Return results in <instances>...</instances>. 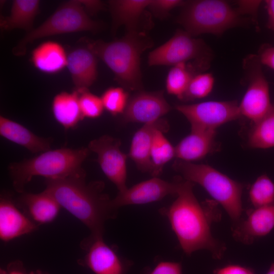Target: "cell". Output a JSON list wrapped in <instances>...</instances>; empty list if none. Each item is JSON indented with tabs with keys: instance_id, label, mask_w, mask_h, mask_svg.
Masks as SVG:
<instances>
[{
	"instance_id": "6da1fadb",
	"label": "cell",
	"mask_w": 274,
	"mask_h": 274,
	"mask_svg": "<svg viewBox=\"0 0 274 274\" xmlns=\"http://www.w3.org/2000/svg\"><path fill=\"white\" fill-rule=\"evenodd\" d=\"M177 198L160 210L165 216L183 251L187 255L200 250L209 251L214 258L222 257L226 249L211 233L212 223L220 219L216 203H200L195 197L194 183L178 178Z\"/></svg>"
},
{
	"instance_id": "7a4b0ae2",
	"label": "cell",
	"mask_w": 274,
	"mask_h": 274,
	"mask_svg": "<svg viewBox=\"0 0 274 274\" xmlns=\"http://www.w3.org/2000/svg\"><path fill=\"white\" fill-rule=\"evenodd\" d=\"M84 169L66 177L46 179L45 191L61 207L83 223L93 236H103L105 222L116 217L117 209L104 192L101 181L86 183Z\"/></svg>"
},
{
	"instance_id": "3957f363",
	"label": "cell",
	"mask_w": 274,
	"mask_h": 274,
	"mask_svg": "<svg viewBox=\"0 0 274 274\" xmlns=\"http://www.w3.org/2000/svg\"><path fill=\"white\" fill-rule=\"evenodd\" d=\"M114 73L124 88L140 91L143 89L141 56L152 47V40L141 30L128 31L111 42L98 40L87 44Z\"/></svg>"
},
{
	"instance_id": "277c9868",
	"label": "cell",
	"mask_w": 274,
	"mask_h": 274,
	"mask_svg": "<svg viewBox=\"0 0 274 274\" xmlns=\"http://www.w3.org/2000/svg\"><path fill=\"white\" fill-rule=\"evenodd\" d=\"M89 151L88 148H62L48 150L34 158L11 163L9 169L13 186L17 192L22 193L25 186L35 176L56 179L78 173L83 169L82 164Z\"/></svg>"
},
{
	"instance_id": "5b68a950",
	"label": "cell",
	"mask_w": 274,
	"mask_h": 274,
	"mask_svg": "<svg viewBox=\"0 0 274 274\" xmlns=\"http://www.w3.org/2000/svg\"><path fill=\"white\" fill-rule=\"evenodd\" d=\"M174 169L184 179L202 187L237 224L243 211L242 195L243 185L208 164H196L177 159Z\"/></svg>"
},
{
	"instance_id": "8992f818",
	"label": "cell",
	"mask_w": 274,
	"mask_h": 274,
	"mask_svg": "<svg viewBox=\"0 0 274 274\" xmlns=\"http://www.w3.org/2000/svg\"><path fill=\"white\" fill-rule=\"evenodd\" d=\"M177 21L192 36L204 33L220 36L243 26L247 21L237 8L220 0L185 2Z\"/></svg>"
},
{
	"instance_id": "52a82bcc",
	"label": "cell",
	"mask_w": 274,
	"mask_h": 274,
	"mask_svg": "<svg viewBox=\"0 0 274 274\" xmlns=\"http://www.w3.org/2000/svg\"><path fill=\"white\" fill-rule=\"evenodd\" d=\"M101 24L90 18L80 0H71L63 3L38 27L33 28L12 49L16 56L26 53L27 46L42 38L80 31L96 32Z\"/></svg>"
},
{
	"instance_id": "ba28073f",
	"label": "cell",
	"mask_w": 274,
	"mask_h": 274,
	"mask_svg": "<svg viewBox=\"0 0 274 274\" xmlns=\"http://www.w3.org/2000/svg\"><path fill=\"white\" fill-rule=\"evenodd\" d=\"M210 48L201 39L178 30L167 42L149 54V66L175 65L193 60L211 59Z\"/></svg>"
},
{
	"instance_id": "9c48e42d",
	"label": "cell",
	"mask_w": 274,
	"mask_h": 274,
	"mask_svg": "<svg viewBox=\"0 0 274 274\" xmlns=\"http://www.w3.org/2000/svg\"><path fill=\"white\" fill-rule=\"evenodd\" d=\"M258 55H250L244 61V68L248 81L247 90L239 104L241 116L254 123L270 110L269 86L261 68Z\"/></svg>"
},
{
	"instance_id": "30bf717a",
	"label": "cell",
	"mask_w": 274,
	"mask_h": 274,
	"mask_svg": "<svg viewBox=\"0 0 274 274\" xmlns=\"http://www.w3.org/2000/svg\"><path fill=\"white\" fill-rule=\"evenodd\" d=\"M175 109L188 120L191 129L216 131L220 126L241 117L239 104L236 100L177 105Z\"/></svg>"
},
{
	"instance_id": "8fae6325",
	"label": "cell",
	"mask_w": 274,
	"mask_h": 274,
	"mask_svg": "<svg viewBox=\"0 0 274 274\" xmlns=\"http://www.w3.org/2000/svg\"><path fill=\"white\" fill-rule=\"evenodd\" d=\"M121 141L105 135L89 143L88 148L97 155V161L106 177L116 186L118 192L127 187L126 160L128 155L121 150Z\"/></svg>"
},
{
	"instance_id": "7c38bea8",
	"label": "cell",
	"mask_w": 274,
	"mask_h": 274,
	"mask_svg": "<svg viewBox=\"0 0 274 274\" xmlns=\"http://www.w3.org/2000/svg\"><path fill=\"white\" fill-rule=\"evenodd\" d=\"M178 179L168 182L158 177L140 182L122 192H118L112 199L113 206L120 207L130 204H142L161 200L169 195L177 194Z\"/></svg>"
},
{
	"instance_id": "4fadbf2b",
	"label": "cell",
	"mask_w": 274,
	"mask_h": 274,
	"mask_svg": "<svg viewBox=\"0 0 274 274\" xmlns=\"http://www.w3.org/2000/svg\"><path fill=\"white\" fill-rule=\"evenodd\" d=\"M170 109L163 91H140L129 99L122 120L146 124L162 118Z\"/></svg>"
},
{
	"instance_id": "5bb4252c",
	"label": "cell",
	"mask_w": 274,
	"mask_h": 274,
	"mask_svg": "<svg viewBox=\"0 0 274 274\" xmlns=\"http://www.w3.org/2000/svg\"><path fill=\"white\" fill-rule=\"evenodd\" d=\"M86 254L84 263L95 274H124L125 265L103 236L90 235L81 243Z\"/></svg>"
},
{
	"instance_id": "9a60e30c",
	"label": "cell",
	"mask_w": 274,
	"mask_h": 274,
	"mask_svg": "<svg viewBox=\"0 0 274 274\" xmlns=\"http://www.w3.org/2000/svg\"><path fill=\"white\" fill-rule=\"evenodd\" d=\"M97 56L87 44L72 50L67 54V64L76 90L88 89L97 77Z\"/></svg>"
},
{
	"instance_id": "2e32d148",
	"label": "cell",
	"mask_w": 274,
	"mask_h": 274,
	"mask_svg": "<svg viewBox=\"0 0 274 274\" xmlns=\"http://www.w3.org/2000/svg\"><path fill=\"white\" fill-rule=\"evenodd\" d=\"M169 128L167 121L161 118L155 121L144 124L134 133L131 140L128 156L132 160L141 171L150 174L152 167L150 151L155 133L157 130L166 132Z\"/></svg>"
},
{
	"instance_id": "e0dca14e",
	"label": "cell",
	"mask_w": 274,
	"mask_h": 274,
	"mask_svg": "<svg viewBox=\"0 0 274 274\" xmlns=\"http://www.w3.org/2000/svg\"><path fill=\"white\" fill-rule=\"evenodd\" d=\"M274 228V204L255 208L247 218L236 225L233 235L244 244H251L255 239L268 234Z\"/></svg>"
},
{
	"instance_id": "ac0fdd59",
	"label": "cell",
	"mask_w": 274,
	"mask_h": 274,
	"mask_svg": "<svg viewBox=\"0 0 274 274\" xmlns=\"http://www.w3.org/2000/svg\"><path fill=\"white\" fill-rule=\"evenodd\" d=\"M38 225L20 211L9 197L0 201V238L8 242L35 231Z\"/></svg>"
},
{
	"instance_id": "d6986e66",
	"label": "cell",
	"mask_w": 274,
	"mask_h": 274,
	"mask_svg": "<svg viewBox=\"0 0 274 274\" xmlns=\"http://www.w3.org/2000/svg\"><path fill=\"white\" fill-rule=\"evenodd\" d=\"M216 131L191 129L189 134L175 147L178 160L193 162L201 159L218 149L215 142Z\"/></svg>"
},
{
	"instance_id": "ffe728a7",
	"label": "cell",
	"mask_w": 274,
	"mask_h": 274,
	"mask_svg": "<svg viewBox=\"0 0 274 274\" xmlns=\"http://www.w3.org/2000/svg\"><path fill=\"white\" fill-rule=\"evenodd\" d=\"M19 202L24 214L38 225L52 222L61 208L54 197L45 190L39 193L23 192Z\"/></svg>"
},
{
	"instance_id": "44dd1931",
	"label": "cell",
	"mask_w": 274,
	"mask_h": 274,
	"mask_svg": "<svg viewBox=\"0 0 274 274\" xmlns=\"http://www.w3.org/2000/svg\"><path fill=\"white\" fill-rule=\"evenodd\" d=\"M151 0H111L108 1L112 18V31L124 26L127 31L140 30L139 24Z\"/></svg>"
},
{
	"instance_id": "7402d4cb",
	"label": "cell",
	"mask_w": 274,
	"mask_h": 274,
	"mask_svg": "<svg viewBox=\"0 0 274 274\" xmlns=\"http://www.w3.org/2000/svg\"><path fill=\"white\" fill-rule=\"evenodd\" d=\"M0 134L32 153H42L50 148V139L38 136L20 124L3 116L0 117Z\"/></svg>"
},
{
	"instance_id": "603a6c76",
	"label": "cell",
	"mask_w": 274,
	"mask_h": 274,
	"mask_svg": "<svg viewBox=\"0 0 274 274\" xmlns=\"http://www.w3.org/2000/svg\"><path fill=\"white\" fill-rule=\"evenodd\" d=\"M211 59L197 60L193 63H180L169 70L166 80V89L168 94L182 100L183 95L192 78L210 66Z\"/></svg>"
},
{
	"instance_id": "cb8c5ba5",
	"label": "cell",
	"mask_w": 274,
	"mask_h": 274,
	"mask_svg": "<svg viewBox=\"0 0 274 274\" xmlns=\"http://www.w3.org/2000/svg\"><path fill=\"white\" fill-rule=\"evenodd\" d=\"M67 55L59 43L51 41L43 42L32 52L31 61L39 71L55 74L66 67Z\"/></svg>"
},
{
	"instance_id": "d4e9b609",
	"label": "cell",
	"mask_w": 274,
	"mask_h": 274,
	"mask_svg": "<svg viewBox=\"0 0 274 274\" xmlns=\"http://www.w3.org/2000/svg\"><path fill=\"white\" fill-rule=\"evenodd\" d=\"M40 2L38 0H14L10 14L0 19L3 30L22 29L32 30L35 19L39 13Z\"/></svg>"
},
{
	"instance_id": "484cf974",
	"label": "cell",
	"mask_w": 274,
	"mask_h": 274,
	"mask_svg": "<svg viewBox=\"0 0 274 274\" xmlns=\"http://www.w3.org/2000/svg\"><path fill=\"white\" fill-rule=\"evenodd\" d=\"M79 93L61 92L54 97L52 110L55 120L65 128L74 127L84 118L79 105Z\"/></svg>"
},
{
	"instance_id": "4316f807",
	"label": "cell",
	"mask_w": 274,
	"mask_h": 274,
	"mask_svg": "<svg viewBox=\"0 0 274 274\" xmlns=\"http://www.w3.org/2000/svg\"><path fill=\"white\" fill-rule=\"evenodd\" d=\"M248 145L257 149L274 147V105L263 117L253 123L248 135Z\"/></svg>"
},
{
	"instance_id": "83f0119b",
	"label": "cell",
	"mask_w": 274,
	"mask_h": 274,
	"mask_svg": "<svg viewBox=\"0 0 274 274\" xmlns=\"http://www.w3.org/2000/svg\"><path fill=\"white\" fill-rule=\"evenodd\" d=\"M161 130L156 131L150 151L151 172L153 177H158L164 165L175 157V149Z\"/></svg>"
},
{
	"instance_id": "f1b7e54d",
	"label": "cell",
	"mask_w": 274,
	"mask_h": 274,
	"mask_svg": "<svg viewBox=\"0 0 274 274\" xmlns=\"http://www.w3.org/2000/svg\"><path fill=\"white\" fill-rule=\"evenodd\" d=\"M249 198L255 208L274 204V183L267 175L260 176L252 185Z\"/></svg>"
},
{
	"instance_id": "f546056e",
	"label": "cell",
	"mask_w": 274,
	"mask_h": 274,
	"mask_svg": "<svg viewBox=\"0 0 274 274\" xmlns=\"http://www.w3.org/2000/svg\"><path fill=\"white\" fill-rule=\"evenodd\" d=\"M215 79L210 73L202 72L191 80L182 100L188 101L207 96L212 92Z\"/></svg>"
},
{
	"instance_id": "4dcf8cb0",
	"label": "cell",
	"mask_w": 274,
	"mask_h": 274,
	"mask_svg": "<svg viewBox=\"0 0 274 274\" xmlns=\"http://www.w3.org/2000/svg\"><path fill=\"white\" fill-rule=\"evenodd\" d=\"M101 99L104 107L113 115L123 114L129 100L128 94L121 87H111L102 94Z\"/></svg>"
},
{
	"instance_id": "1f68e13d",
	"label": "cell",
	"mask_w": 274,
	"mask_h": 274,
	"mask_svg": "<svg viewBox=\"0 0 274 274\" xmlns=\"http://www.w3.org/2000/svg\"><path fill=\"white\" fill-rule=\"evenodd\" d=\"M78 92L80 108L83 118L99 117L104 109L101 97L90 92L88 89Z\"/></svg>"
},
{
	"instance_id": "d6a6232c",
	"label": "cell",
	"mask_w": 274,
	"mask_h": 274,
	"mask_svg": "<svg viewBox=\"0 0 274 274\" xmlns=\"http://www.w3.org/2000/svg\"><path fill=\"white\" fill-rule=\"evenodd\" d=\"M185 2L181 0H151L148 8L156 16L163 18L178 6H182Z\"/></svg>"
},
{
	"instance_id": "836d02e7",
	"label": "cell",
	"mask_w": 274,
	"mask_h": 274,
	"mask_svg": "<svg viewBox=\"0 0 274 274\" xmlns=\"http://www.w3.org/2000/svg\"><path fill=\"white\" fill-rule=\"evenodd\" d=\"M149 274H182L181 264L178 262H161Z\"/></svg>"
},
{
	"instance_id": "e575fe53",
	"label": "cell",
	"mask_w": 274,
	"mask_h": 274,
	"mask_svg": "<svg viewBox=\"0 0 274 274\" xmlns=\"http://www.w3.org/2000/svg\"><path fill=\"white\" fill-rule=\"evenodd\" d=\"M258 57L261 64L274 70V46L267 45L262 47Z\"/></svg>"
},
{
	"instance_id": "d590c367",
	"label": "cell",
	"mask_w": 274,
	"mask_h": 274,
	"mask_svg": "<svg viewBox=\"0 0 274 274\" xmlns=\"http://www.w3.org/2000/svg\"><path fill=\"white\" fill-rule=\"evenodd\" d=\"M214 274H255L250 268L237 264H230L216 269Z\"/></svg>"
},
{
	"instance_id": "8d00e7d4",
	"label": "cell",
	"mask_w": 274,
	"mask_h": 274,
	"mask_svg": "<svg viewBox=\"0 0 274 274\" xmlns=\"http://www.w3.org/2000/svg\"><path fill=\"white\" fill-rule=\"evenodd\" d=\"M260 3L261 1H239L237 3V8L243 15L255 16Z\"/></svg>"
},
{
	"instance_id": "74e56055",
	"label": "cell",
	"mask_w": 274,
	"mask_h": 274,
	"mask_svg": "<svg viewBox=\"0 0 274 274\" xmlns=\"http://www.w3.org/2000/svg\"><path fill=\"white\" fill-rule=\"evenodd\" d=\"M84 10L88 14H94L104 10V3L98 0H80Z\"/></svg>"
},
{
	"instance_id": "f35d334b",
	"label": "cell",
	"mask_w": 274,
	"mask_h": 274,
	"mask_svg": "<svg viewBox=\"0 0 274 274\" xmlns=\"http://www.w3.org/2000/svg\"><path fill=\"white\" fill-rule=\"evenodd\" d=\"M2 274H30L27 273L23 266V264L19 261H15L10 263L7 270L3 271Z\"/></svg>"
},
{
	"instance_id": "ab89813d",
	"label": "cell",
	"mask_w": 274,
	"mask_h": 274,
	"mask_svg": "<svg viewBox=\"0 0 274 274\" xmlns=\"http://www.w3.org/2000/svg\"><path fill=\"white\" fill-rule=\"evenodd\" d=\"M268 14V26L274 31V0L265 1Z\"/></svg>"
},
{
	"instance_id": "60d3db41",
	"label": "cell",
	"mask_w": 274,
	"mask_h": 274,
	"mask_svg": "<svg viewBox=\"0 0 274 274\" xmlns=\"http://www.w3.org/2000/svg\"><path fill=\"white\" fill-rule=\"evenodd\" d=\"M266 274H274V262L271 265L269 269Z\"/></svg>"
},
{
	"instance_id": "b9f144b4",
	"label": "cell",
	"mask_w": 274,
	"mask_h": 274,
	"mask_svg": "<svg viewBox=\"0 0 274 274\" xmlns=\"http://www.w3.org/2000/svg\"><path fill=\"white\" fill-rule=\"evenodd\" d=\"M29 273L30 274H47L46 272L41 271L39 270H37L35 271H31Z\"/></svg>"
}]
</instances>
